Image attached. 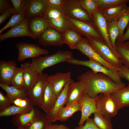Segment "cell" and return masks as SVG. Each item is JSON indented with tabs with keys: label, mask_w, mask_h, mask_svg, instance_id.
Instances as JSON below:
<instances>
[{
	"label": "cell",
	"mask_w": 129,
	"mask_h": 129,
	"mask_svg": "<svg viewBox=\"0 0 129 129\" xmlns=\"http://www.w3.org/2000/svg\"><path fill=\"white\" fill-rule=\"evenodd\" d=\"M78 79L86 85L85 93L94 98L100 94L110 93L126 86L124 83L115 82L105 74L95 73L91 70L82 74Z\"/></svg>",
	"instance_id": "1"
},
{
	"label": "cell",
	"mask_w": 129,
	"mask_h": 129,
	"mask_svg": "<svg viewBox=\"0 0 129 129\" xmlns=\"http://www.w3.org/2000/svg\"><path fill=\"white\" fill-rule=\"evenodd\" d=\"M73 54L69 51L59 50L49 55L32 59L30 63L32 68L38 75L43 72L45 69L58 64L66 62L73 58Z\"/></svg>",
	"instance_id": "2"
},
{
	"label": "cell",
	"mask_w": 129,
	"mask_h": 129,
	"mask_svg": "<svg viewBox=\"0 0 129 129\" xmlns=\"http://www.w3.org/2000/svg\"><path fill=\"white\" fill-rule=\"evenodd\" d=\"M50 27L62 33L71 29L69 20L62 7L48 6L43 16Z\"/></svg>",
	"instance_id": "3"
},
{
	"label": "cell",
	"mask_w": 129,
	"mask_h": 129,
	"mask_svg": "<svg viewBox=\"0 0 129 129\" xmlns=\"http://www.w3.org/2000/svg\"><path fill=\"white\" fill-rule=\"evenodd\" d=\"M96 113L111 119L115 116L120 109L116 100L111 93H102L95 98Z\"/></svg>",
	"instance_id": "4"
},
{
	"label": "cell",
	"mask_w": 129,
	"mask_h": 129,
	"mask_svg": "<svg viewBox=\"0 0 129 129\" xmlns=\"http://www.w3.org/2000/svg\"><path fill=\"white\" fill-rule=\"evenodd\" d=\"M86 38L90 46L106 62L119 68L123 65L120 59L103 39Z\"/></svg>",
	"instance_id": "5"
},
{
	"label": "cell",
	"mask_w": 129,
	"mask_h": 129,
	"mask_svg": "<svg viewBox=\"0 0 129 129\" xmlns=\"http://www.w3.org/2000/svg\"><path fill=\"white\" fill-rule=\"evenodd\" d=\"M67 62L70 64L87 67L94 72L102 73L106 75L117 83H124L122 82L121 78L118 72L108 69L96 61L90 59L88 60H82L73 58L68 60Z\"/></svg>",
	"instance_id": "6"
},
{
	"label": "cell",
	"mask_w": 129,
	"mask_h": 129,
	"mask_svg": "<svg viewBox=\"0 0 129 129\" xmlns=\"http://www.w3.org/2000/svg\"><path fill=\"white\" fill-rule=\"evenodd\" d=\"M62 8L69 18L93 24L92 19L81 7L79 0H67Z\"/></svg>",
	"instance_id": "7"
},
{
	"label": "cell",
	"mask_w": 129,
	"mask_h": 129,
	"mask_svg": "<svg viewBox=\"0 0 129 129\" xmlns=\"http://www.w3.org/2000/svg\"><path fill=\"white\" fill-rule=\"evenodd\" d=\"M15 46L18 52L17 60L20 62H23L27 59L37 58L46 55L49 53L47 50L34 44L18 42L16 43Z\"/></svg>",
	"instance_id": "8"
},
{
	"label": "cell",
	"mask_w": 129,
	"mask_h": 129,
	"mask_svg": "<svg viewBox=\"0 0 129 129\" xmlns=\"http://www.w3.org/2000/svg\"><path fill=\"white\" fill-rule=\"evenodd\" d=\"M48 75L43 72L38 75L37 80L33 86L27 91V96L33 106L40 108L41 99Z\"/></svg>",
	"instance_id": "9"
},
{
	"label": "cell",
	"mask_w": 129,
	"mask_h": 129,
	"mask_svg": "<svg viewBox=\"0 0 129 129\" xmlns=\"http://www.w3.org/2000/svg\"><path fill=\"white\" fill-rule=\"evenodd\" d=\"M76 49L87 56L90 59L99 62L110 70L118 72L119 68L112 65L102 58L89 45L86 38L83 37Z\"/></svg>",
	"instance_id": "10"
},
{
	"label": "cell",
	"mask_w": 129,
	"mask_h": 129,
	"mask_svg": "<svg viewBox=\"0 0 129 129\" xmlns=\"http://www.w3.org/2000/svg\"><path fill=\"white\" fill-rule=\"evenodd\" d=\"M64 34L49 27L38 38L43 46H61L64 44Z\"/></svg>",
	"instance_id": "11"
},
{
	"label": "cell",
	"mask_w": 129,
	"mask_h": 129,
	"mask_svg": "<svg viewBox=\"0 0 129 129\" xmlns=\"http://www.w3.org/2000/svg\"><path fill=\"white\" fill-rule=\"evenodd\" d=\"M72 28L86 38L103 39L93 24L69 18Z\"/></svg>",
	"instance_id": "12"
},
{
	"label": "cell",
	"mask_w": 129,
	"mask_h": 129,
	"mask_svg": "<svg viewBox=\"0 0 129 129\" xmlns=\"http://www.w3.org/2000/svg\"><path fill=\"white\" fill-rule=\"evenodd\" d=\"M29 19L25 17L19 24L12 27L5 33L1 34L0 41L10 38L23 36H28L33 39H36L37 38L29 30Z\"/></svg>",
	"instance_id": "13"
},
{
	"label": "cell",
	"mask_w": 129,
	"mask_h": 129,
	"mask_svg": "<svg viewBox=\"0 0 129 129\" xmlns=\"http://www.w3.org/2000/svg\"><path fill=\"white\" fill-rule=\"evenodd\" d=\"M78 102L81 105V112L78 125L81 126L92 113L96 112V102L95 98L90 97L86 93L83 95Z\"/></svg>",
	"instance_id": "14"
},
{
	"label": "cell",
	"mask_w": 129,
	"mask_h": 129,
	"mask_svg": "<svg viewBox=\"0 0 129 129\" xmlns=\"http://www.w3.org/2000/svg\"><path fill=\"white\" fill-rule=\"evenodd\" d=\"M92 19L94 26L102 36L103 40L117 56L110 42L108 33L107 21L102 12L98 10L93 15Z\"/></svg>",
	"instance_id": "15"
},
{
	"label": "cell",
	"mask_w": 129,
	"mask_h": 129,
	"mask_svg": "<svg viewBox=\"0 0 129 129\" xmlns=\"http://www.w3.org/2000/svg\"><path fill=\"white\" fill-rule=\"evenodd\" d=\"M57 97L54 92L51 83L48 81L41 99L40 108L46 114H48L53 108Z\"/></svg>",
	"instance_id": "16"
},
{
	"label": "cell",
	"mask_w": 129,
	"mask_h": 129,
	"mask_svg": "<svg viewBox=\"0 0 129 129\" xmlns=\"http://www.w3.org/2000/svg\"><path fill=\"white\" fill-rule=\"evenodd\" d=\"M86 88L85 84L81 81L71 83L68 90L65 106H70L77 103L85 93Z\"/></svg>",
	"instance_id": "17"
},
{
	"label": "cell",
	"mask_w": 129,
	"mask_h": 129,
	"mask_svg": "<svg viewBox=\"0 0 129 129\" xmlns=\"http://www.w3.org/2000/svg\"><path fill=\"white\" fill-rule=\"evenodd\" d=\"M48 7L44 0H27L25 17L29 19L43 16Z\"/></svg>",
	"instance_id": "18"
},
{
	"label": "cell",
	"mask_w": 129,
	"mask_h": 129,
	"mask_svg": "<svg viewBox=\"0 0 129 129\" xmlns=\"http://www.w3.org/2000/svg\"><path fill=\"white\" fill-rule=\"evenodd\" d=\"M18 67L14 60L0 61V83L10 85L11 79Z\"/></svg>",
	"instance_id": "19"
},
{
	"label": "cell",
	"mask_w": 129,
	"mask_h": 129,
	"mask_svg": "<svg viewBox=\"0 0 129 129\" xmlns=\"http://www.w3.org/2000/svg\"><path fill=\"white\" fill-rule=\"evenodd\" d=\"M71 72H58L48 76V81L51 83L54 92L57 97L62 91L67 82L71 79Z\"/></svg>",
	"instance_id": "20"
},
{
	"label": "cell",
	"mask_w": 129,
	"mask_h": 129,
	"mask_svg": "<svg viewBox=\"0 0 129 129\" xmlns=\"http://www.w3.org/2000/svg\"><path fill=\"white\" fill-rule=\"evenodd\" d=\"M73 80L71 79L66 83L62 91L58 97L53 108L48 114H46L48 122L52 123L56 121V117L59 110L64 107L66 102L68 90L69 86Z\"/></svg>",
	"instance_id": "21"
},
{
	"label": "cell",
	"mask_w": 129,
	"mask_h": 129,
	"mask_svg": "<svg viewBox=\"0 0 129 129\" xmlns=\"http://www.w3.org/2000/svg\"><path fill=\"white\" fill-rule=\"evenodd\" d=\"M39 112L38 107H33L28 113L15 115L12 120L13 125L18 128H25L34 120Z\"/></svg>",
	"instance_id": "22"
},
{
	"label": "cell",
	"mask_w": 129,
	"mask_h": 129,
	"mask_svg": "<svg viewBox=\"0 0 129 129\" xmlns=\"http://www.w3.org/2000/svg\"><path fill=\"white\" fill-rule=\"evenodd\" d=\"M28 27L31 32L38 38L50 26L47 20L41 16L29 19Z\"/></svg>",
	"instance_id": "23"
},
{
	"label": "cell",
	"mask_w": 129,
	"mask_h": 129,
	"mask_svg": "<svg viewBox=\"0 0 129 129\" xmlns=\"http://www.w3.org/2000/svg\"><path fill=\"white\" fill-rule=\"evenodd\" d=\"M21 66L23 69L25 89L27 91L30 89L35 84L38 75L32 68L30 62H25L22 64Z\"/></svg>",
	"instance_id": "24"
},
{
	"label": "cell",
	"mask_w": 129,
	"mask_h": 129,
	"mask_svg": "<svg viewBox=\"0 0 129 129\" xmlns=\"http://www.w3.org/2000/svg\"><path fill=\"white\" fill-rule=\"evenodd\" d=\"M63 34L64 44L67 45L72 49H76L82 39V35L72 28L66 31Z\"/></svg>",
	"instance_id": "25"
},
{
	"label": "cell",
	"mask_w": 129,
	"mask_h": 129,
	"mask_svg": "<svg viewBox=\"0 0 129 129\" xmlns=\"http://www.w3.org/2000/svg\"><path fill=\"white\" fill-rule=\"evenodd\" d=\"M115 50L124 65L129 69V41L122 43L116 42Z\"/></svg>",
	"instance_id": "26"
},
{
	"label": "cell",
	"mask_w": 129,
	"mask_h": 129,
	"mask_svg": "<svg viewBox=\"0 0 129 129\" xmlns=\"http://www.w3.org/2000/svg\"><path fill=\"white\" fill-rule=\"evenodd\" d=\"M81 110V105L78 102L70 106H64L61 108L57 112L56 117V121H66L75 113Z\"/></svg>",
	"instance_id": "27"
},
{
	"label": "cell",
	"mask_w": 129,
	"mask_h": 129,
	"mask_svg": "<svg viewBox=\"0 0 129 129\" xmlns=\"http://www.w3.org/2000/svg\"><path fill=\"white\" fill-rule=\"evenodd\" d=\"M0 86L6 92V96L11 103L17 98L25 99L28 97L27 91L18 89L14 87L0 83Z\"/></svg>",
	"instance_id": "28"
},
{
	"label": "cell",
	"mask_w": 129,
	"mask_h": 129,
	"mask_svg": "<svg viewBox=\"0 0 129 129\" xmlns=\"http://www.w3.org/2000/svg\"><path fill=\"white\" fill-rule=\"evenodd\" d=\"M127 6L126 4L114 7L102 11V12L107 22L117 20L125 11Z\"/></svg>",
	"instance_id": "29"
},
{
	"label": "cell",
	"mask_w": 129,
	"mask_h": 129,
	"mask_svg": "<svg viewBox=\"0 0 129 129\" xmlns=\"http://www.w3.org/2000/svg\"><path fill=\"white\" fill-rule=\"evenodd\" d=\"M110 93L117 101L120 109L129 107V84L127 86Z\"/></svg>",
	"instance_id": "30"
},
{
	"label": "cell",
	"mask_w": 129,
	"mask_h": 129,
	"mask_svg": "<svg viewBox=\"0 0 129 129\" xmlns=\"http://www.w3.org/2000/svg\"><path fill=\"white\" fill-rule=\"evenodd\" d=\"M33 107V106L20 107L13 105L0 112V117L7 116L26 113L30 112Z\"/></svg>",
	"instance_id": "31"
},
{
	"label": "cell",
	"mask_w": 129,
	"mask_h": 129,
	"mask_svg": "<svg viewBox=\"0 0 129 129\" xmlns=\"http://www.w3.org/2000/svg\"><path fill=\"white\" fill-rule=\"evenodd\" d=\"M117 21L115 19L111 22H107V31L111 45L116 53L115 44L119 34V31L117 24Z\"/></svg>",
	"instance_id": "32"
},
{
	"label": "cell",
	"mask_w": 129,
	"mask_h": 129,
	"mask_svg": "<svg viewBox=\"0 0 129 129\" xmlns=\"http://www.w3.org/2000/svg\"><path fill=\"white\" fill-rule=\"evenodd\" d=\"M98 10L102 12L104 10L122 5L126 4L129 0H95Z\"/></svg>",
	"instance_id": "33"
},
{
	"label": "cell",
	"mask_w": 129,
	"mask_h": 129,
	"mask_svg": "<svg viewBox=\"0 0 129 129\" xmlns=\"http://www.w3.org/2000/svg\"><path fill=\"white\" fill-rule=\"evenodd\" d=\"M48 123L46 114L39 111L34 120L26 128L27 129H45Z\"/></svg>",
	"instance_id": "34"
},
{
	"label": "cell",
	"mask_w": 129,
	"mask_h": 129,
	"mask_svg": "<svg viewBox=\"0 0 129 129\" xmlns=\"http://www.w3.org/2000/svg\"><path fill=\"white\" fill-rule=\"evenodd\" d=\"M23 72V69L21 66L18 68L11 79L10 85L19 89L25 90Z\"/></svg>",
	"instance_id": "35"
},
{
	"label": "cell",
	"mask_w": 129,
	"mask_h": 129,
	"mask_svg": "<svg viewBox=\"0 0 129 129\" xmlns=\"http://www.w3.org/2000/svg\"><path fill=\"white\" fill-rule=\"evenodd\" d=\"M92 119L93 122L99 129H113L111 119L95 112Z\"/></svg>",
	"instance_id": "36"
},
{
	"label": "cell",
	"mask_w": 129,
	"mask_h": 129,
	"mask_svg": "<svg viewBox=\"0 0 129 129\" xmlns=\"http://www.w3.org/2000/svg\"><path fill=\"white\" fill-rule=\"evenodd\" d=\"M79 1L81 7L92 19L94 14L98 10L95 0H79Z\"/></svg>",
	"instance_id": "37"
},
{
	"label": "cell",
	"mask_w": 129,
	"mask_h": 129,
	"mask_svg": "<svg viewBox=\"0 0 129 129\" xmlns=\"http://www.w3.org/2000/svg\"><path fill=\"white\" fill-rule=\"evenodd\" d=\"M10 1L12 5L13 14H24L27 0H11Z\"/></svg>",
	"instance_id": "38"
},
{
	"label": "cell",
	"mask_w": 129,
	"mask_h": 129,
	"mask_svg": "<svg viewBox=\"0 0 129 129\" xmlns=\"http://www.w3.org/2000/svg\"><path fill=\"white\" fill-rule=\"evenodd\" d=\"M25 18L24 14H13L8 22L0 30V34L7 28L19 24Z\"/></svg>",
	"instance_id": "39"
},
{
	"label": "cell",
	"mask_w": 129,
	"mask_h": 129,
	"mask_svg": "<svg viewBox=\"0 0 129 129\" xmlns=\"http://www.w3.org/2000/svg\"><path fill=\"white\" fill-rule=\"evenodd\" d=\"M129 21V13L126 12L125 11L117 21V26L119 31L118 38L123 34L124 30Z\"/></svg>",
	"instance_id": "40"
},
{
	"label": "cell",
	"mask_w": 129,
	"mask_h": 129,
	"mask_svg": "<svg viewBox=\"0 0 129 129\" xmlns=\"http://www.w3.org/2000/svg\"><path fill=\"white\" fill-rule=\"evenodd\" d=\"M11 103L7 96H5L0 91V112H1L11 106Z\"/></svg>",
	"instance_id": "41"
},
{
	"label": "cell",
	"mask_w": 129,
	"mask_h": 129,
	"mask_svg": "<svg viewBox=\"0 0 129 129\" xmlns=\"http://www.w3.org/2000/svg\"><path fill=\"white\" fill-rule=\"evenodd\" d=\"M13 105L20 107L33 106L28 97L25 98H17L14 100L12 104Z\"/></svg>",
	"instance_id": "42"
},
{
	"label": "cell",
	"mask_w": 129,
	"mask_h": 129,
	"mask_svg": "<svg viewBox=\"0 0 129 129\" xmlns=\"http://www.w3.org/2000/svg\"><path fill=\"white\" fill-rule=\"evenodd\" d=\"M84 125L79 126L74 129H99L93 122L92 119L89 118Z\"/></svg>",
	"instance_id": "43"
},
{
	"label": "cell",
	"mask_w": 129,
	"mask_h": 129,
	"mask_svg": "<svg viewBox=\"0 0 129 129\" xmlns=\"http://www.w3.org/2000/svg\"><path fill=\"white\" fill-rule=\"evenodd\" d=\"M67 0H44L48 6L62 7Z\"/></svg>",
	"instance_id": "44"
},
{
	"label": "cell",
	"mask_w": 129,
	"mask_h": 129,
	"mask_svg": "<svg viewBox=\"0 0 129 129\" xmlns=\"http://www.w3.org/2000/svg\"><path fill=\"white\" fill-rule=\"evenodd\" d=\"M10 0H0V15L7 10L12 8Z\"/></svg>",
	"instance_id": "45"
},
{
	"label": "cell",
	"mask_w": 129,
	"mask_h": 129,
	"mask_svg": "<svg viewBox=\"0 0 129 129\" xmlns=\"http://www.w3.org/2000/svg\"><path fill=\"white\" fill-rule=\"evenodd\" d=\"M118 73L121 78L127 80L129 84V69L123 65L119 68Z\"/></svg>",
	"instance_id": "46"
},
{
	"label": "cell",
	"mask_w": 129,
	"mask_h": 129,
	"mask_svg": "<svg viewBox=\"0 0 129 129\" xmlns=\"http://www.w3.org/2000/svg\"><path fill=\"white\" fill-rule=\"evenodd\" d=\"M126 28V31L121 36L117 38L116 42L122 43L127 40L129 41V21Z\"/></svg>",
	"instance_id": "47"
},
{
	"label": "cell",
	"mask_w": 129,
	"mask_h": 129,
	"mask_svg": "<svg viewBox=\"0 0 129 129\" xmlns=\"http://www.w3.org/2000/svg\"><path fill=\"white\" fill-rule=\"evenodd\" d=\"M12 13L11 8L6 11L1 15L0 16V25L3 23Z\"/></svg>",
	"instance_id": "48"
},
{
	"label": "cell",
	"mask_w": 129,
	"mask_h": 129,
	"mask_svg": "<svg viewBox=\"0 0 129 129\" xmlns=\"http://www.w3.org/2000/svg\"><path fill=\"white\" fill-rule=\"evenodd\" d=\"M51 129H70L67 126L63 124L52 125Z\"/></svg>",
	"instance_id": "49"
},
{
	"label": "cell",
	"mask_w": 129,
	"mask_h": 129,
	"mask_svg": "<svg viewBox=\"0 0 129 129\" xmlns=\"http://www.w3.org/2000/svg\"><path fill=\"white\" fill-rule=\"evenodd\" d=\"M52 125V123H48L45 129H51Z\"/></svg>",
	"instance_id": "50"
},
{
	"label": "cell",
	"mask_w": 129,
	"mask_h": 129,
	"mask_svg": "<svg viewBox=\"0 0 129 129\" xmlns=\"http://www.w3.org/2000/svg\"><path fill=\"white\" fill-rule=\"evenodd\" d=\"M125 12L127 13H129V6L127 7Z\"/></svg>",
	"instance_id": "51"
},
{
	"label": "cell",
	"mask_w": 129,
	"mask_h": 129,
	"mask_svg": "<svg viewBox=\"0 0 129 129\" xmlns=\"http://www.w3.org/2000/svg\"><path fill=\"white\" fill-rule=\"evenodd\" d=\"M16 129H27L26 128H18Z\"/></svg>",
	"instance_id": "52"
},
{
	"label": "cell",
	"mask_w": 129,
	"mask_h": 129,
	"mask_svg": "<svg viewBox=\"0 0 129 129\" xmlns=\"http://www.w3.org/2000/svg\"></svg>",
	"instance_id": "53"
}]
</instances>
